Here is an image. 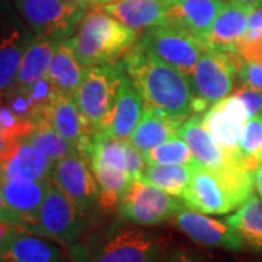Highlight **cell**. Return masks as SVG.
Masks as SVG:
<instances>
[{"mask_svg": "<svg viewBox=\"0 0 262 262\" xmlns=\"http://www.w3.org/2000/svg\"><path fill=\"white\" fill-rule=\"evenodd\" d=\"M121 63L144 103L179 121L192 114L194 92L189 76L184 72L153 56L139 42L122 57Z\"/></svg>", "mask_w": 262, "mask_h": 262, "instance_id": "obj_1", "label": "cell"}, {"mask_svg": "<svg viewBox=\"0 0 262 262\" xmlns=\"http://www.w3.org/2000/svg\"><path fill=\"white\" fill-rule=\"evenodd\" d=\"M253 173L241 166L220 170L196 166L182 196L189 210L204 214H229L253 194Z\"/></svg>", "mask_w": 262, "mask_h": 262, "instance_id": "obj_2", "label": "cell"}, {"mask_svg": "<svg viewBox=\"0 0 262 262\" xmlns=\"http://www.w3.org/2000/svg\"><path fill=\"white\" fill-rule=\"evenodd\" d=\"M67 42L80 66L117 63L137 42V31L125 27L113 16L92 9L80 20L76 32Z\"/></svg>", "mask_w": 262, "mask_h": 262, "instance_id": "obj_3", "label": "cell"}, {"mask_svg": "<svg viewBox=\"0 0 262 262\" xmlns=\"http://www.w3.org/2000/svg\"><path fill=\"white\" fill-rule=\"evenodd\" d=\"M73 262H160L159 237L137 226L113 223L84 244H72Z\"/></svg>", "mask_w": 262, "mask_h": 262, "instance_id": "obj_4", "label": "cell"}, {"mask_svg": "<svg viewBox=\"0 0 262 262\" xmlns=\"http://www.w3.org/2000/svg\"><path fill=\"white\" fill-rule=\"evenodd\" d=\"M242 57L233 51H222L207 47L189 75L194 101L192 113L200 114L214 103L232 95L234 76Z\"/></svg>", "mask_w": 262, "mask_h": 262, "instance_id": "obj_5", "label": "cell"}, {"mask_svg": "<svg viewBox=\"0 0 262 262\" xmlns=\"http://www.w3.org/2000/svg\"><path fill=\"white\" fill-rule=\"evenodd\" d=\"M19 15L35 38L66 39L86 15V5L72 0H15Z\"/></svg>", "mask_w": 262, "mask_h": 262, "instance_id": "obj_6", "label": "cell"}, {"mask_svg": "<svg viewBox=\"0 0 262 262\" xmlns=\"http://www.w3.org/2000/svg\"><path fill=\"white\" fill-rule=\"evenodd\" d=\"M124 72L121 61L86 67L82 82L73 94L77 108L96 130L113 110Z\"/></svg>", "mask_w": 262, "mask_h": 262, "instance_id": "obj_7", "label": "cell"}, {"mask_svg": "<svg viewBox=\"0 0 262 262\" xmlns=\"http://www.w3.org/2000/svg\"><path fill=\"white\" fill-rule=\"evenodd\" d=\"M182 198L165 192L143 179L133 181L122 196L118 214L125 222L140 226H155L172 220L185 210Z\"/></svg>", "mask_w": 262, "mask_h": 262, "instance_id": "obj_8", "label": "cell"}, {"mask_svg": "<svg viewBox=\"0 0 262 262\" xmlns=\"http://www.w3.org/2000/svg\"><path fill=\"white\" fill-rule=\"evenodd\" d=\"M83 217L56 181L50 178L32 233L54 242L72 245L83 233Z\"/></svg>", "mask_w": 262, "mask_h": 262, "instance_id": "obj_9", "label": "cell"}, {"mask_svg": "<svg viewBox=\"0 0 262 262\" xmlns=\"http://www.w3.org/2000/svg\"><path fill=\"white\" fill-rule=\"evenodd\" d=\"M153 56L191 75L207 46L198 38L170 25L150 27L137 41Z\"/></svg>", "mask_w": 262, "mask_h": 262, "instance_id": "obj_10", "label": "cell"}, {"mask_svg": "<svg viewBox=\"0 0 262 262\" xmlns=\"http://www.w3.org/2000/svg\"><path fill=\"white\" fill-rule=\"evenodd\" d=\"M51 178L73 201L77 211L86 215L99 201V185L89 162L80 153L57 160Z\"/></svg>", "mask_w": 262, "mask_h": 262, "instance_id": "obj_11", "label": "cell"}, {"mask_svg": "<svg viewBox=\"0 0 262 262\" xmlns=\"http://www.w3.org/2000/svg\"><path fill=\"white\" fill-rule=\"evenodd\" d=\"M249 120L245 103L234 94L214 103L207 110L203 122L215 143L225 150L234 165L239 163V140L244 124ZM242 168V166H241Z\"/></svg>", "mask_w": 262, "mask_h": 262, "instance_id": "obj_12", "label": "cell"}, {"mask_svg": "<svg viewBox=\"0 0 262 262\" xmlns=\"http://www.w3.org/2000/svg\"><path fill=\"white\" fill-rule=\"evenodd\" d=\"M170 222L175 229L198 245L222 248L232 252H239L244 248L241 236L227 220L213 219L204 213L185 208Z\"/></svg>", "mask_w": 262, "mask_h": 262, "instance_id": "obj_13", "label": "cell"}, {"mask_svg": "<svg viewBox=\"0 0 262 262\" xmlns=\"http://www.w3.org/2000/svg\"><path fill=\"white\" fill-rule=\"evenodd\" d=\"M38 115L46 118L51 124V127L57 133H60L66 140L73 143L79 150V153L83 151L96 130L89 120L80 113L73 96L70 95L57 92L47 105L41 106L32 115V118Z\"/></svg>", "mask_w": 262, "mask_h": 262, "instance_id": "obj_14", "label": "cell"}, {"mask_svg": "<svg viewBox=\"0 0 262 262\" xmlns=\"http://www.w3.org/2000/svg\"><path fill=\"white\" fill-rule=\"evenodd\" d=\"M53 168L54 162L27 139L12 143L0 155V177L12 181H47Z\"/></svg>", "mask_w": 262, "mask_h": 262, "instance_id": "obj_15", "label": "cell"}, {"mask_svg": "<svg viewBox=\"0 0 262 262\" xmlns=\"http://www.w3.org/2000/svg\"><path fill=\"white\" fill-rule=\"evenodd\" d=\"M143 108L144 99L124 69L113 110L98 131L113 139L128 140L136 125L140 121Z\"/></svg>", "mask_w": 262, "mask_h": 262, "instance_id": "obj_16", "label": "cell"}, {"mask_svg": "<svg viewBox=\"0 0 262 262\" xmlns=\"http://www.w3.org/2000/svg\"><path fill=\"white\" fill-rule=\"evenodd\" d=\"M225 0H169L165 25L182 29L206 44L215 16Z\"/></svg>", "mask_w": 262, "mask_h": 262, "instance_id": "obj_17", "label": "cell"}, {"mask_svg": "<svg viewBox=\"0 0 262 262\" xmlns=\"http://www.w3.org/2000/svg\"><path fill=\"white\" fill-rule=\"evenodd\" d=\"M34 39L31 29L0 15V94L13 86L22 57Z\"/></svg>", "mask_w": 262, "mask_h": 262, "instance_id": "obj_18", "label": "cell"}, {"mask_svg": "<svg viewBox=\"0 0 262 262\" xmlns=\"http://www.w3.org/2000/svg\"><path fill=\"white\" fill-rule=\"evenodd\" d=\"M131 29H147L165 25L169 0H106L91 3Z\"/></svg>", "mask_w": 262, "mask_h": 262, "instance_id": "obj_19", "label": "cell"}, {"mask_svg": "<svg viewBox=\"0 0 262 262\" xmlns=\"http://www.w3.org/2000/svg\"><path fill=\"white\" fill-rule=\"evenodd\" d=\"M178 136L187 143L200 168L220 170L227 166H237L227 156L225 150L215 143L203 122V117L198 114L189 115L187 121L181 124Z\"/></svg>", "mask_w": 262, "mask_h": 262, "instance_id": "obj_20", "label": "cell"}, {"mask_svg": "<svg viewBox=\"0 0 262 262\" xmlns=\"http://www.w3.org/2000/svg\"><path fill=\"white\" fill-rule=\"evenodd\" d=\"M255 6L236 0L226 2L207 35V47L236 53V46L248 31V18Z\"/></svg>", "mask_w": 262, "mask_h": 262, "instance_id": "obj_21", "label": "cell"}, {"mask_svg": "<svg viewBox=\"0 0 262 262\" xmlns=\"http://www.w3.org/2000/svg\"><path fill=\"white\" fill-rule=\"evenodd\" d=\"M47 181H12L0 177V191L6 204L19 215L24 229L32 233L38 213L47 192Z\"/></svg>", "mask_w": 262, "mask_h": 262, "instance_id": "obj_22", "label": "cell"}, {"mask_svg": "<svg viewBox=\"0 0 262 262\" xmlns=\"http://www.w3.org/2000/svg\"><path fill=\"white\" fill-rule=\"evenodd\" d=\"M3 262H64L61 249L42 236L19 230L0 248Z\"/></svg>", "mask_w": 262, "mask_h": 262, "instance_id": "obj_23", "label": "cell"}, {"mask_svg": "<svg viewBox=\"0 0 262 262\" xmlns=\"http://www.w3.org/2000/svg\"><path fill=\"white\" fill-rule=\"evenodd\" d=\"M184 121L175 120L159 110L144 103L140 121L136 125L130 137V143L144 155L150 149L178 136V130Z\"/></svg>", "mask_w": 262, "mask_h": 262, "instance_id": "obj_24", "label": "cell"}, {"mask_svg": "<svg viewBox=\"0 0 262 262\" xmlns=\"http://www.w3.org/2000/svg\"><path fill=\"white\" fill-rule=\"evenodd\" d=\"M84 69L77 61L66 39H58L48 66L47 76L57 92L73 96L82 82Z\"/></svg>", "mask_w": 262, "mask_h": 262, "instance_id": "obj_25", "label": "cell"}, {"mask_svg": "<svg viewBox=\"0 0 262 262\" xmlns=\"http://www.w3.org/2000/svg\"><path fill=\"white\" fill-rule=\"evenodd\" d=\"M57 41L58 39H53V38H35L29 44V47L22 57L18 76L12 88L28 91L32 84L47 75L48 66L51 61Z\"/></svg>", "mask_w": 262, "mask_h": 262, "instance_id": "obj_26", "label": "cell"}, {"mask_svg": "<svg viewBox=\"0 0 262 262\" xmlns=\"http://www.w3.org/2000/svg\"><path fill=\"white\" fill-rule=\"evenodd\" d=\"M239 233L244 246L262 253V198L251 195L233 214L226 217Z\"/></svg>", "mask_w": 262, "mask_h": 262, "instance_id": "obj_27", "label": "cell"}, {"mask_svg": "<svg viewBox=\"0 0 262 262\" xmlns=\"http://www.w3.org/2000/svg\"><path fill=\"white\" fill-rule=\"evenodd\" d=\"M91 169L99 185V207L106 213L118 211L122 196L133 182L127 170L103 165H94Z\"/></svg>", "mask_w": 262, "mask_h": 262, "instance_id": "obj_28", "label": "cell"}, {"mask_svg": "<svg viewBox=\"0 0 262 262\" xmlns=\"http://www.w3.org/2000/svg\"><path fill=\"white\" fill-rule=\"evenodd\" d=\"M195 168L194 165H146L141 179L170 195L182 198Z\"/></svg>", "mask_w": 262, "mask_h": 262, "instance_id": "obj_29", "label": "cell"}, {"mask_svg": "<svg viewBox=\"0 0 262 262\" xmlns=\"http://www.w3.org/2000/svg\"><path fill=\"white\" fill-rule=\"evenodd\" d=\"M31 122L34 127H32V131L27 136V140L38 147L54 163L69 155L79 153L75 144L66 140L60 133H57L46 118L38 115V117H34Z\"/></svg>", "mask_w": 262, "mask_h": 262, "instance_id": "obj_30", "label": "cell"}, {"mask_svg": "<svg viewBox=\"0 0 262 262\" xmlns=\"http://www.w3.org/2000/svg\"><path fill=\"white\" fill-rule=\"evenodd\" d=\"M239 163L249 172L262 166V114L253 115L244 124L239 140Z\"/></svg>", "mask_w": 262, "mask_h": 262, "instance_id": "obj_31", "label": "cell"}, {"mask_svg": "<svg viewBox=\"0 0 262 262\" xmlns=\"http://www.w3.org/2000/svg\"><path fill=\"white\" fill-rule=\"evenodd\" d=\"M146 165H196L188 144L179 136H173L166 141L150 149L144 155Z\"/></svg>", "mask_w": 262, "mask_h": 262, "instance_id": "obj_32", "label": "cell"}, {"mask_svg": "<svg viewBox=\"0 0 262 262\" xmlns=\"http://www.w3.org/2000/svg\"><path fill=\"white\" fill-rule=\"evenodd\" d=\"M0 127L6 144L9 146L15 141L27 139L34 125L31 121L20 118L18 114L13 113L6 103H0Z\"/></svg>", "mask_w": 262, "mask_h": 262, "instance_id": "obj_33", "label": "cell"}, {"mask_svg": "<svg viewBox=\"0 0 262 262\" xmlns=\"http://www.w3.org/2000/svg\"><path fill=\"white\" fill-rule=\"evenodd\" d=\"M124 153H125V169L131 181L141 179L144 168H146L143 153L139 149H136L128 140L124 141Z\"/></svg>", "mask_w": 262, "mask_h": 262, "instance_id": "obj_34", "label": "cell"}, {"mask_svg": "<svg viewBox=\"0 0 262 262\" xmlns=\"http://www.w3.org/2000/svg\"><path fill=\"white\" fill-rule=\"evenodd\" d=\"M237 77L245 86L262 91V64L242 60L237 69Z\"/></svg>", "mask_w": 262, "mask_h": 262, "instance_id": "obj_35", "label": "cell"}, {"mask_svg": "<svg viewBox=\"0 0 262 262\" xmlns=\"http://www.w3.org/2000/svg\"><path fill=\"white\" fill-rule=\"evenodd\" d=\"M234 95L245 103L249 118L253 115L262 114V91L253 89L249 86H244L237 91H234Z\"/></svg>", "mask_w": 262, "mask_h": 262, "instance_id": "obj_36", "label": "cell"}, {"mask_svg": "<svg viewBox=\"0 0 262 262\" xmlns=\"http://www.w3.org/2000/svg\"><path fill=\"white\" fill-rule=\"evenodd\" d=\"M0 220H3V222H8V223H12V225H16L19 227H22L24 229V226H22V220L19 219V215L10 208L8 204H6V201H5V196L2 194V191H0ZM25 230V229H24Z\"/></svg>", "mask_w": 262, "mask_h": 262, "instance_id": "obj_37", "label": "cell"}, {"mask_svg": "<svg viewBox=\"0 0 262 262\" xmlns=\"http://www.w3.org/2000/svg\"><path fill=\"white\" fill-rule=\"evenodd\" d=\"M160 262H201L194 253L188 252L187 249H175L166 256H162Z\"/></svg>", "mask_w": 262, "mask_h": 262, "instance_id": "obj_38", "label": "cell"}, {"mask_svg": "<svg viewBox=\"0 0 262 262\" xmlns=\"http://www.w3.org/2000/svg\"><path fill=\"white\" fill-rule=\"evenodd\" d=\"M19 230H24V229L16 225H12V223L0 220V248L6 244L13 234L18 233Z\"/></svg>", "mask_w": 262, "mask_h": 262, "instance_id": "obj_39", "label": "cell"}, {"mask_svg": "<svg viewBox=\"0 0 262 262\" xmlns=\"http://www.w3.org/2000/svg\"><path fill=\"white\" fill-rule=\"evenodd\" d=\"M248 29L262 31V6H255L248 18Z\"/></svg>", "mask_w": 262, "mask_h": 262, "instance_id": "obj_40", "label": "cell"}, {"mask_svg": "<svg viewBox=\"0 0 262 262\" xmlns=\"http://www.w3.org/2000/svg\"><path fill=\"white\" fill-rule=\"evenodd\" d=\"M253 181H255V189H256L258 195L262 198V166H259V168L255 170Z\"/></svg>", "mask_w": 262, "mask_h": 262, "instance_id": "obj_41", "label": "cell"}, {"mask_svg": "<svg viewBox=\"0 0 262 262\" xmlns=\"http://www.w3.org/2000/svg\"><path fill=\"white\" fill-rule=\"evenodd\" d=\"M6 147H8V144H6V140L3 137V131H2V127H0V155L6 150Z\"/></svg>", "mask_w": 262, "mask_h": 262, "instance_id": "obj_42", "label": "cell"}, {"mask_svg": "<svg viewBox=\"0 0 262 262\" xmlns=\"http://www.w3.org/2000/svg\"><path fill=\"white\" fill-rule=\"evenodd\" d=\"M236 2H242V3H249V5H259L262 0H236Z\"/></svg>", "mask_w": 262, "mask_h": 262, "instance_id": "obj_43", "label": "cell"}, {"mask_svg": "<svg viewBox=\"0 0 262 262\" xmlns=\"http://www.w3.org/2000/svg\"><path fill=\"white\" fill-rule=\"evenodd\" d=\"M99 2H106V0H88V3H99Z\"/></svg>", "mask_w": 262, "mask_h": 262, "instance_id": "obj_44", "label": "cell"}, {"mask_svg": "<svg viewBox=\"0 0 262 262\" xmlns=\"http://www.w3.org/2000/svg\"><path fill=\"white\" fill-rule=\"evenodd\" d=\"M72 2H80V3H88V0H72Z\"/></svg>", "mask_w": 262, "mask_h": 262, "instance_id": "obj_45", "label": "cell"}, {"mask_svg": "<svg viewBox=\"0 0 262 262\" xmlns=\"http://www.w3.org/2000/svg\"><path fill=\"white\" fill-rule=\"evenodd\" d=\"M0 262H3V261H2V258H0Z\"/></svg>", "mask_w": 262, "mask_h": 262, "instance_id": "obj_46", "label": "cell"}]
</instances>
